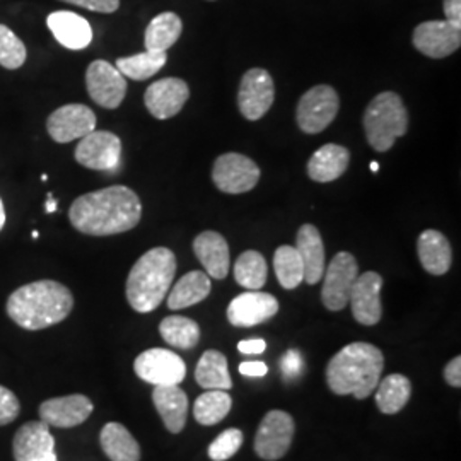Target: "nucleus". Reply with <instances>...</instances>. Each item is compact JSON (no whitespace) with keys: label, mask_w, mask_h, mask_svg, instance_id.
Segmentation results:
<instances>
[{"label":"nucleus","mask_w":461,"mask_h":461,"mask_svg":"<svg viewBox=\"0 0 461 461\" xmlns=\"http://www.w3.org/2000/svg\"><path fill=\"white\" fill-rule=\"evenodd\" d=\"M62 2L84 7L93 13H101V14H112L120 7V0H62Z\"/></svg>","instance_id":"nucleus-40"},{"label":"nucleus","mask_w":461,"mask_h":461,"mask_svg":"<svg viewBox=\"0 0 461 461\" xmlns=\"http://www.w3.org/2000/svg\"><path fill=\"white\" fill-rule=\"evenodd\" d=\"M183 23L175 13H163L149 23L146 30L148 51H167L182 36Z\"/></svg>","instance_id":"nucleus-30"},{"label":"nucleus","mask_w":461,"mask_h":461,"mask_svg":"<svg viewBox=\"0 0 461 461\" xmlns=\"http://www.w3.org/2000/svg\"><path fill=\"white\" fill-rule=\"evenodd\" d=\"M76 161L93 171H116L122 161V140L112 132L93 131L76 148Z\"/></svg>","instance_id":"nucleus-13"},{"label":"nucleus","mask_w":461,"mask_h":461,"mask_svg":"<svg viewBox=\"0 0 461 461\" xmlns=\"http://www.w3.org/2000/svg\"><path fill=\"white\" fill-rule=\"evenodd\" d=\"M74 308L70 289L57 280H36L16 289L7 299V314L24 330L49 329L64 321Z\"/></svg>","instance_id":"nucleus-2"},{"label":"nucleus","mask_w":461,"mask_h":461,"mask_svg":"<svg viewBox=\"0 0 461 461\" xmlns=\"http://www.w3.org/2000/svg\"><path fill=\"white\" fill-rule=\"evenodd\" d=\"M232 407V398L224 390H207L195 400L194 415L195 420L202 426H215L219 424Z\"/></svg>","instance_id":"nucleus-35"},{"label":"nucleus","mask_w":461,"mask_h":461,"mask_svg":"<svg viewBox=\"0 0 461 461\" xmlns=\"http://www.w3.org/2000/svg\"><path fill=\"white\" fill-rule=\"evenodd\" d=\"M294 419L284 411H270L255 436V451L267 461L280 460L293 445Z\"/></svg>","instance_id":"nucleus-10"},{"label":"nucleus","mask_w":461,"mask_h":461,"mask_svg":"<svg viewBox=\"0 0 461 461\" xmlns=\"http://www.w3.org/2000/svg\"><path fill=\"white\" fill-rule=\"evenodd\" d=\"M47 24L55 40L66 49H87L93 41L91 24L76 13H70V11L53 13L47 19Z\"/></svg>","instance_id":"nucleus-22"},{"label":"nucleus","mask_w":461,"mask_h":461,"mask_svg":"<svg viewBox=\"0 0 461 461\" xmlns=\"http://www.w3.org/2000/svg\"><path fill=\"white\" fill-rule=\"evenodd\" d=\"M194 251L205 274L212 279H226L230 274V257L228 241L215 230L200 232L194 241Z\"/></svg>","instance_id":"nucleus-21"},{"label":"nucleus","mask_w":461,"mask_h":461,"mask_svg":"<svg viewBox=\"0 0 461 461\" xmlns=\"http://www.w3.org/2000/svg\"><path fill=\"white\" fill-rule=\"evenodd\" d=\"M26 57L28 51L17 34L5 24H0V66L7 70H16L24 66Z\"/></svg>","instance_id":"nucleus-37"},{"label":"nucleus","mask_w":461,"mask_h":461,"mask_svg":"<svg viewBox=\"0 0 461 461\" xmlns=\"http://www.w3.org/2000/svg\"><path fill=\"white\" fill-rule=\"evenodd\" d=\"M5 224V211H4V203H2V198H0V230Z\"/></svg>","instance_id":"nucleus-47"},{"label":"nucleus","mask_w":461,"mask_h":461,"mask_svg":"<svg viewBox=\"0 0 461 461\" xmlns=\"http://www.w3.org/2000/svg\"><path fill=\"white\" fill-rule=\"evenodd\" d=\"M86 87L91 99L106 108L116 110L127 96V79L106 60H95L86 70Z\"/></svg>","instance_id":"nucleus-11"},{"label":"nucleus","mask_w":461,"mask_h":461,"mask_svg":"<svg viewBox=\"0 0 461 461\" xmlns=\"http://www.w3.org/2000/svg\"><path fill=\"white\" fill-rule=\"evenodd\" d=\"M212 180L224 194H247L260 182V167L243 154L228 152L215 159Z\"/></svg>","instance_id":"nucleus-8"},{"label":"nucleus","mask_w":461,"mask_h":461,"mask_svg":"<svg viewBox=\"0 0 461 461\" xmlns=\"http://www.w3.org/2000/svg\"><path fill=\"white\" fill-rule=\"evenodd\" d=\"M57 207H59L57 198L53 197V194H47V202H45V211H47V214L57 212Z\"/></svg>","instance_id":"nucleus-46"},{"label":"nucleus","mask_w":461,"mask_h":461,"mask_svg":"<svg viewBox=\"0 0 461 461\" xmlns=\"http://www.w3.org/2000/svg\"><path fill=\"white\" fill-rule=\"evenodd\" d=\"M198 386L205 390H224L232 388L228 359L219 350H207L202 354L195 369Z\"/></svg>","instance_id":"nucleus-29"},{"label":"nucleus","mask_w":461,"mask_h":461,"mask_svg":"<svg viewBox=\"0 0 461 461\" xmlns=\"http://www.w3.org/2000/svg\"><path fill=\"white\" fill-rule=\"evenodd\" d=\"M167 62L166 51H144L132 57H122L116 60L115 67L123 77L132 81H146L158 74Z\"/></svg>","instance_id":"nucleus-32"},{"label":"nucleus","mask_w":461,"mask_h":461,"mask_svg":"<svg viewBox=\"0 0 461 461\" xmlns=\"http://www.w3.org/2000/svg\"><path fill=\"white\" fill-rule=\"evenodd\" d=\"M446 21L461 28V0H445Z\"/></svg>","instance_id":"nucleus-44"},{"label":"nucleus","mask_w":461,"mask_h":461,"mask_svg":"<svg viewBox=\"0 0 461 461\" xmlns=\"http://www.w3.org/2000/svg\"><path fill=\"white\" fill-rule=\"evenodd\" d=\"M245 441V436L240 429H226L221 432L209 446V458L212 461H226L232 458Z\"/></svg>","instance_id":"nucleus-38"},{"label":"nucleus","mask_w":461,"mask_h":461,"mask_svg":"<svg viewBox=\"0 0 461 461\" xmlns=\"http://www.w3.org/2000/svg\"><path fill=\"white\" fill-rule=\"evenodd\" d=\"M211 289H212V284L205 272H200V270L188 272L171 289L167 296V308L176 312V310L195 306L211 294Z\"/></svg>","instance_id":"nucleus-27"},{"label":"nucleus","mask_w":461,"mask_h":461,"mask_svg":"<svg viewBox=\"0 0 461 461\" xmlns=\"http://www.w3.org/2000/svg\"><path fill=\"white\" fill-rule=\"evenodd\" d=\"M412 43L429 59H446L460 49L461 28L446 19L428 21L413 30Z\"/></svg>","instance_id":"nucleus-15"},{"label":"nucleus","mask_w":461,"mask_h":461,"mask_svg":"<svg viewBox=\"0 0 461 461\" xmlns=\"http://www.w3.org/2000/svg\"><path fill=\"white\" fill-rule=\"evenodd\" d=\"M321 301L330 312H342L348 304L350 291L356 279L359 277V267L354 255L340 251L337 253L323 274Z\"/></svg>","instance_id":"nucleus-7"},{"label":"nucleus","mask_w":461,"mask_h":461,"mask_svg":"<svg viewBox=\"0 0 461 461\" xmlns=\"http://www.w3.org/2000/svg\"><path fill=\"white\" fill-rule=\"evenodd\" d=\"M376 388V405L386 415L400 412L412 396V383L403 375H390Z\"/></svg>","instance_id":"nucleus-31"},{"label":"nucleus","mask_w":461,"mask_h":461,"mask_svg":"<svg viewBox=\"0 0 461 461\" xmlns=\"http://www.w3.org/2000/svg\"><path fill=\"white\" fill-rule=\"evenodd\" d=\"M296 249L304 267V280L314 285L325 274V247L320 230L313 224H304L297 230Z\"/></svg>","instance_id":"nucleus-23"},{"label":"nucleus","mask_w":461,"mask_h":461,"mask_svg":"<svg viewBox=\"0 0 461 461\" xmlns=\"http://www.w3.org/2000/svg\"><path fill=\"white\" fill-rule=\"evenodd\" d=\"M133 371L149 384L169 386L182 383L186 376V364L176 352L156 347L137 356Z\"/></svg>","instance_id":"nucleus-9"},{"label":"nucleus","mask_w":461,"mask_h":461,"mask_svg":"<svg viewBox=\"0 0 461 461\" xmlns=\"http://www.w3.org/2000/svg\"><path fill=\"white\" fill-rule=\"evenodd\" d=\"M176 257L167 248H152L131 270L125 294L137 313H150L163 301L175 280Z\"/></svg>","instance_id":"nucleus-4"},{"label":"nucleus","mask_w":461,"mask_h":461,"mask_svg":"<svg viewBox=\"0 0 461 461\" xmlns=\"http://www.w3.org/2000/svg\"><path fill=\"white\" fill-rule=\"evenodd\" d=\"M159 333L167 346L182 350H190L197 346L200 340V329L197 321L186 318V316H167L161 325Z\"/></svg>","instance_id":"nucleus-33"},{"label":"nucleus","mask_w":461,"mask_h":461,"mask_svg":"<svg viewBox=\"0 0 461 461\" xmlns=\"http://www.w3.org/2000/svg\"><path fill=\"white\" fill-rule=\"evenodd\" d=\"M363 123L369 146L378 152H386L393 148L398 137H403L409 131V112L396 93L386 91L369 103Z\"/></svg>","instance_id":"nucleus-5"},{"label":"nucleus","mask_w":461,"mask_h":461,"mask_svg":"<svg viewBox=\"0 0 461 461\" xmlns=\"http://www.w3.org/2000/svg\"><path fill=\"white\" fill-rule=\"evenodd\" d=\"M350 152L339 144H325L308 161V176L316 183L339 180L348 167Z\"/></svg>","instance_id":"nucleus-26"},{"label":"nucleus","mask_w":461,"mask_h":461,"mask_svg":"<svg viewBox=\"0 0 461 461\" xmlns=\"http://www.w3.org/2000/svg\"><path fill=\"white\" fill-rule=\"evenodd\" d=\"M152 402L165 422V428L171 434L182 432L188 415V396L180 388V384L154 386Z\"/></svg>","instance_id":"nucleus-24"},{"label":"nucleus","mask_w":461,"mask_h":461,"mask_svg":"<svg viewBox=\"0 0 461 461\" xmlns=\"http://www.w3.org/2000/svg\"><path fill=\"white\" fill-rule=\"evenodd\" d=\"M267 276H268V268L262 253L255 249H248L236 260L234 279L248 291H260L267 282Z\"/></svg>","instance_id":"nucleus-34"},{"label":"nucleus","mask_w":461,"mask_h":461,"mask_svg":"<svg viewBox=\"0 0 461 461\" xmlns=\"http://www.w3.org/2000/svg\"><path fill=\"white\" fill-rule=\"evenodd\" d=\"M95 411L93 402L84 395L59 396L43 402L38 409L40 420L50 428L70 429L84 424Z\"/></svg>","instance_id":"nucleus-19"},{"label":"nucleus","mask_w":461,"mask_h":461,"mask_svg":"<svg viewBox=\"0 0 461 461\" xmlns=\"http://www.w3.org/2000/svg\"><path fill=\"white\" fill-rule=\"evenodd\" d=\"M384 357L378 347L354 342L339 350L327 366V383L335 395L364 400L378 386Z\"/></svg>","instance_id":"nucleus-3"},{"label":"nucleus","mask_w":461,"mask_h":461,"mask_svg":"<svg viewBox=\"0 0 461 461\" xmlns=\"http://www.w3.org/2000/svg\"><path fill=\"white\" fill-rule=\"evenodd\" d=\"M13 455L16 461H59L49 424L34 420L17 429Z\"/></svg>","instance_id":"nucleus-17"},{"label":"nucleus","mask_w":461,"mask_h":461,"mask_svg":"<svg viewBox=\"0 0 461 461\" xmlns=\"http://www.w3.org/2000/svg\"><path fill=\"white\" fill-rule=\"evenodd\" d=\"M369 167H371V171H373V173H378V169H379L378 163H371V165H369Z\"/></svg>","instance_id":"nucleus-48"},{"label":"nucleus","mask_w":461,"mask_h":461,"mask_svg":"<svg viewBox=\"0 0 461 461\" xmlns=\"http://www.w3.org/2000/svg\"><path fill=\"white\" fill-rule=\"evenodd\" d=\"M419 260L424 270L430 276H445L451 268L453 251L443 232L436 230H426L417 240Z\"/></svg>","instance_id":"nucleus-25"},{"label":"nucleus","mask_w":461,"mask_h":461,"mask_svg":"<svg viewBox=\"0 0 461 461\" xmlns=\"http://www.w3.org/2000/svg\"><path fill=\"white\" fill-rule=\"evenodd\" d=\"M190 98V87L183 79L166 77L150 84L144 95L149 113L158 120L178 115Z\"/></svg>","instance_id":"nucleus-18"},{"label":"nucleus","mask_w":461,"mask_h":461,"mask_svg":"<svg viewBox=\"0 0 461 461\" xmlns=\"http://www.w3.org/2000/svg\"><path fill=\"white\" fill-rule=\"evenodd\" d=\"M142 217L140 198L132 188L113 185L74 200L68 221L87 236H113L133 230Z\"/></svg>","instance_id":"nucleus-1"},{"label":"nucleus","mask_w":461,"mask_h":461,"mask_svg":"<svg viewBox=\"0 0 461 461\" xmlns=\"http://www.w3.org/2000/svg\"><path fill=\"white\" fill-rule=\"evenodd\" d=\"M282 371L285 378H296L303 373V357L297 350H289L282 359Z\"/></svg>","instance_id":"nucleus-41"},{"label":"nucleus","mask_w":461,"mask_h":461,"mask_svg":"<svg viewBox=\"0 0 461 461\" xmlns=\"http://www.w3.org/2000/svg\"><path fill=\"white\" fill-rule=\"evenodd\" d=\"M381 287L383 277L376 272H366L359 276L352 285L348 303L352 306V314L356 321H359L364 327L378 325L383 316Z\"/></svg>","instance_id":"nucleus-20"},{"label":"nucleus","mask_w":461,"mask_h":461,"mask_svg":"<svg viewBox=\"0 0 461 461\" xmlns=\"http://www.w3.org/2000/svg\"><path fill=\"white\" fill-rule=\"evenodd\" d=\"M32 236H33L34 240H36V238L40 236V232H38V230H33V234H32Z\"/></svg>","instance_id":"nucleus-49"},{"label":"nucleus","mask_w":461,"mask_h":461,"mask_svg":"<svg viewBox=\"0 0 461 461\" xmlns=\"http://www.w3.org/2000/svg\"><path fill=\"white\" fill-rule=\"evenodd\" d=\"M47 131L57 144H67L96 131V115L86 104H66L49 116Z\"/></svg>","instance_id":"nucleus-14"},{"label":"nucleus","mask_w":461,"mask_h":461,"mask_svg":"<svg viewBox=\"0 0 461 461\" xmlns=\"http://www.w3.org/2000/svg\"><path fill=\"white\" fill-rule=\"evenodd\" d=\"M240 373L243 376H249V378H262L268 373V367H267V364L260 363V361L241 363L240 364Z\"/></svg>","instance_id":"nucleus-43"},{"label":"nucleus","mask_w":461,"mask_h":461,"mask_svg":"<svg viewBox=\"0 0 461 461\" xmlns=\"http://www.w3.org/2000/svg\"><path fill=\"white\" fill-rule=\"evenodd\" d=\"M274 268H276V276L280 285L287 291L296 289L297 285L304 280V267L296 247L282 245L277 248L274 255Z\"/></svg>","instance_id":"nucleus-36"},{"label":"nucleus","mask_w":461,"mask_h":461,"mask_svg":"<svg viewBox=\"0 0 461 461\" xmlns=\"http://www.w3.org/2000/svg\"><path fill=\"white\" fill-rule=\"evenodd\" d=\"M21 412V403L17 396L5 386L0 384V426H7L16 420Z\"/></svg>","instance_id":"nucleus-39"},{"label":"nucleus","mask_w":461,"mask_h":461,"mask_svg":"<svg viewBox=\"0 0 461 461\" xmlns=\"http://www.w3.org/2000/svg\"><path fill=\"white\" fill-rule=\"evenodd\" d=\"M267 348V342L264 339H251V340H241L238 344V350L241 354H264Z\"/></svg>","instance_id":"nucleus-45"},{"label":"nucleus","mask_w":461,"mask_h":461,"mask_svg":"<svg viewBox=\"0 0 461 461\" xmlns=\"http://www.w3.org/2000/svg\"><path fill=\"white\" fill-rule=\"evenodd\" d=\"M340 98L331 86H314L297 103V125L304 133L323 132L335 120Z\"/></svg>","instance_id":"nucleus-6"},{"label":"nucleus","mask_w":461,"mask_h":461,"mask_svg":"<svg viewBox=\"0 0 461 461\" xmlns=\"http://www.w3.org/2000/svg\"><path fill=\"white\" fill-rule=\"evenodd\" d=\"M279 313V301L268 293L247 291L234 297L228 306V320L230 325L240 329H249L268 321Z\"/></svg>","instance_id":"nucleus-16"},{"label":"nucleus","mask_w":461,"mask_h":461,"mask_svg":"<svg viewBox=\"0 0 461 461\" xmlns=\"http://www.w3.org/2000/svg\"><path fill=\"white\" fill-rule=\"evenodd\" d=\"M99 443L112 461H140V446L120 422H108L101 429Z\"/></svg>","instance_id":"nucleus-28"},{"label":"nucleus","mask_w":461,"mask_h":461,"mask_svg":"<svg viewBox=\"0 0 461 461\" xmlns=\"http://www.w3.org/2000/svg\"><path fill=\"white\" fill-rule=\"evenodd\" d=\"M446 383L453 388L461 386V357L456 356L453 361H449L445 367Z\"/></svg>","instance_id":"nucleus-42"},{"label":"nucleus","mask_w":461,"mask_h":461,"mask_svg":"<svg viewBox=\"0 0 461 461\" xmlns=\"http://www.w3.org/2000/svg\"><path fill=\"white\" fill-rule=\"evenodd\" d=\"M276 86L272 76L264 68H249L243 76L238 91V108L249 122H257L272 108Z\"/></svg>","instance_id":"nucleus-12"}]
</instances>
